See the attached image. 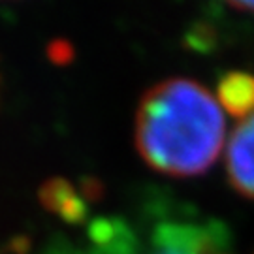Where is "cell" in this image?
<instances>
[{
    "label": "cell",
    "mask_w": 254,
    "mask_h": 254,
    "mask_svg": "<svg viewBox=\"0 0 254 254\" xmlns=\"http://www.w3.org/2000/svg\"><path fill=\"white\" fill-rule=\"evenodd\" d=\"M218 102L234 117L254 113V75L247 72H228L217 87Z\"/></svg>",
    "instance_id": "obj_5"
},
{
    "label": "cell",
    "mask_w": 254,
    "mask_h": 254,
    "mask_svg": "<svg viewBox=\"0 0 254 254\" xmlns=\"http://www.w3.org/2000/svg\"><path fill=\"white\" fill-rule=\"evenodd\" d=\"M47 55H49V59L57 64H66L72 61L73 57V49L70 44H66L63 40H59V42H53L51 46L47 47Z\"/></svg>",
    "instance_id": "obj_6"
},
{
    "label": "cell",
    "mask_w": 254,
    "mask_h": 254,
    "mask_svg": "<svg viewBox=\"0 0 254 254\" xmlns=\"http://www.w3.org/2000/svg\"><path fill=\"white\" fill-rule=\"evenodd\" d=\"M38 196H40V203L47 211L59 215L68 224H81L87 220V215H89L87 201L81 196H77L70 181H66L63 177L47 179L40 187Z\"/></svg>",
    "instance_id": "obj_4"
},
{
    "label": "cell",
    "mask_w": 254,
    "mask_h": 254,
    "mask_svg": "<svg viewBox=\"0 0 254 254\" xmlns=\"http://www.w3.org/2000/svg\"><path fill=\"white\" fill-rule=\"evenodd\" d=\"M230 6L241 11H254V2H230Z\"/></svg>",
    "instance_id": "obj_7"
},
{
    "label": "cell",
    "mask_w": 254,
    "mask_h": 254,
    "mask_svg": "<svg viewBox=\"0 0 254 254\" xmlns=\"http://www.w3.org/2000/svg\"><path fill=\"white\" fill-rule=\"evenodd\" d=\"M226 172L237 192L254 198V113L243 119L230 137Z\"/></svg>",
    "instance_id": "obj_3"
},
{
    "label": "cell",
    "mask_w": 254,
    "mask_h": 254,
    "mask_svg": "<svg viewBox=\"0 0 254 254\" xmlns=\"http://www.w3.org/2000/svg\"><path fill=\"white\" fill-rule=\"evenodd\" d=\"M160 254H172V253H160Z\"/></svg>",
    "instance_id": "obj_9"
},
{
    "label": "cell",
    "mask_w": 254,
    "mask_h": 254,
    "mask_svg": "<svg viewBox=\"0 0 254 254\" xmlns=\"http://www.w3.org/2000/svg\"><path fill=\"white\" fill-rule=\"evenodd\" d=\"M47 254H73V253L70 251V249H66L64 245H57L55 249H51Z\"/></svg>",
    "instance_id": "obj_8"
},
{
    "label": "cell",
    "mask_w": 254,
    "mask_h": 254,
    "mask_svg": "<svg viewBox=\"0 0 254 254\" xmlns=\"http://www.w3.org/2000/svg\"><path fill=\"white\" fill-rule=\"evenodd\" d=\"M154 245L172 254H224L230 234L220 222H164L154 230Z\"/></svg>",
    "instance_id": "obj_2"
},
{
    "label": "cell",
    "mask_w": 254,
    "mask_h": 254,
    "mask_svg": "<svg viewBox=\"0 0 254 254\" xmlns=\"http://www.w3.org/2000/svg\"><path fill=\"white\" fill-rule=\"evenodd\" d=\"M224 130L217 98L187 77L153 85L136 111L137 151L149 166L168 175L205 172L222 149Z\"/></svg>",
    "instance_id": "obj_1"
}]
</instances>
